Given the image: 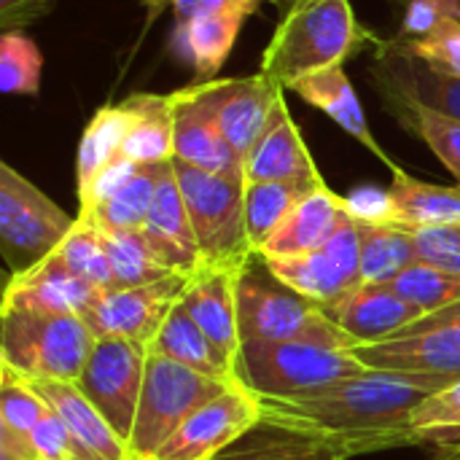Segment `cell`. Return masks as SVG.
<instances>
[{
  "label": "cell",
  "mask_w": 460,
  "mask_h": 460,
  "mask_svg": "<svg viewBox=\"0 0 460 460\" xmlns=\"http://www.w3.org/2000/svg\"><path fill=\"white\" fill-rule=\"evenodd\" d=\"M445 388L450 383L437 377L369 369L305 399H261V423L310 434L326 442L337 458L348 460L407 447L410 412Z\"/></svg>",
  "instance_id": "6da1fadb"
},
{
  "label": "cell",
  "mask_w": 460,
  "mask_h": 460,
  "mask_svg": "<svg viewBox=\"0 0 460 460\" xmlns=\"http://www.w3.org/2000/svg\"><path fill=\"white\" fill-rule=\"evenodd\" d=\"M369 43H380L367 30L350 0H299L278 22L264 54L261 75L291 89L299 78L345 65Z\"/></svg>",
  "instance_id": "7a4b0ae2"
},
{
  "label": "cell",
  "mask_w": 460,
  "mask_h": 460,
  "mask_svg": "<svg viewBox=\"0 0 460 460\" xmlns=\"http://www.w3.org/2000/svg\"><path fill=\"white\" fill-rule=\"evenodd\" d=\"M237 315L243 342H307L353 350L358 342L315 302L283 286L256 253L237 280Z\"/></svg>",
  "instance_id": "3957f363"
},
{
  "label": "cell",
  "mask_w": 460,
  "mask_h": 460,
  "mask_svg": "<svg viewBox=\"0 0 460 460\" xmlns=\"http://www.w3.org/2000/svg\"><path fill=\"white\" fill-rule=\"evenodd\" d=\"M0 361L22 380L75 383L94 350L97 337L81 315L0 310Z\"/></svg>",
  "instance_id": "277c9868"
},
{
  "label": "cell",
  "mask_w": 460,
  "mask_h": 460,
  "mask_svg": "<svg viewBox=\"0 0 460 460\" xmlns=\"http://www.w3.org/2000/svg\"><path fill=\"white\" fill-rule=\"evenodd\" d=\"M369 372L353 350L307 342H243L237 377L261 399H305L340 380Z\"/></svg>",
  "instance_id": "5b68a950"
},
{
  "label": "cell",
  "mask_w": 460,
  "mask_h": 460,
  "mask_svg": "<svg viewBox=\"0 0 460 460\" xmlns=\"http://www.w3.org/2000/svg\"><path fill=\"white\" fill-rule=\"evenodd\" d=\"M197 234L202 267H245L256 251L245 229V178L216 175L172 159Z\"/></svg>",
  "instance_id": "8992f818"
},
{
  "label": "cell",
  "mask_w": 460,
  "mask_h": 460,
  "mask_svg": "<svg viewBox=\"0 0 460 460\" xmlns=\"http://www.w3.org/2000/svg\"><path fill=\"white\" fill-rule=\"evenodd\" d=\"M226 388V383L205 377L148 350L140 404L129 437V456L154 458L186 423L189 415H194L205 402H210Z\"/></svg>",
  "instance_id": "52a82bcc"
},
{
  "label": "cell",
  "mask_w": 460,
  "mask_h": 460,
  "mask_svg": "<svg viewBox=\"0 0 460 460\" xmlns=\"http://www.w3.org/2000/svg\"><path fill=\"white\" fill-rule=\"evenodd\" d=\"M75 221L19 170L0 162V243L13 272L49 259L73 232Z\"/></svg>",
  "instance_id": "ba28073f"
},
{
  "label": "cell",
  "mask_w": 460,
  "mask_h": 460,
  "mask_svg": "<svg viewBox=\"0 0 460 460\" xmlns=\"http://www.w3.org/2000/svg\"><path fill=\"white\" fill-rule=\"evenodd\" d=\"M146 364L148 345L121 337H97L94 350L81 377L75 380L81 394L100 410V415L127 442V447L135 429Z\"/></svg>",
  "instance_id": "9c48e42d"
},
{
  "label": "cell",
  "mask_w": 460,
  "mask_h": 460,
  "mask_svg": "<svg viewBox=\"0 0 460 460\" xmlns=\"http://www.w3.org/2000/svg\"><path fill=\"white\" fill-rule=\"evenodd\" d=\"M267 270L291 291L307 296L323 310L356 291L361 278V237L353 213L342 221L337 234L318 251L299 256H261Z\"/></svg>",
  "instance_id": "30bf717a"
},
{
  "label": "cell",
  "mask_w": 460,
  "mask_h": 460,
  "mask_svg": "<svg viewBox=\"0 0 460 460\" xmlns=\"http://www.w3.org/2000/svg\"><path fill=\"white\" fill-rule=\"evenodd\" d=\"M261 423V396L243 383L229 385L205 402L172 439L154 456L156 460H216L234 442Z\"/></svg>",
  "instance_id": "8fae6325"
},
{
  "label": "cell",
  "mask_w": 460,
  "mask_h": 460,
  "mask_svg": "<svg viewBox=\"0 0 460 460\" xmlns=\"http://www.w3.org/2000/svg\"><path fill=\"white\" fill-rule=\"evenodd\" d=\"M369 73L385 111L394 116L410 108H423L460 121V78L431 70L394 38L377 43Z\"/></svg>",
  "instance_id": "7c38bea8"
},
{
  "label": "cell",
  "mask_w": 460,
  "mask_h": 460,
  "mask_svg": "<svg viewBox=\"0 0 460 460\" xmlns=\"http://www.w3.org/2000/svg\"><path fill=\"white\" fill-rule=\"evenodd\" d=\"M162 170L164 164H135L119 156L78 199V218L108 232H140L154 205Z\"/></svg>",
  "instance_id": "4fadbf2b"
},
{
  "label": "cell",
  "mask_w": 460,
  "mask_h": 460,
  "mask_svg": "<svg viewBox=\"0 0 460 460\" xmlns=\"http://www.w3.org/2000/svg\"><path fill=\"white\" fill-rule=\"evenodd\" d=\"M186 286V275H167L148 286L105 291L84 321L94 337H121L151 345L172 307L183 299Z\"/></svg>",
  "instance_id": "5bb4252c"
},
{
  "label": "cell",
  "mask_w": 460,
  "mask_h": 460,
  "mask_svg": "<svg viewBox=\"0 0 460 460\" xmlns=\"http://www.w3.org/2000/svg\"><path fill=\"white\" fill-rule=\"evenodd\" d=\"M202 89L221 135L226 137L237 159L245 162L248 151L264 132L278 100L283 97V86L256 73L245 78L202 81Z\"/></svg>",
  "instance_id": "9a60e30c"
},
{
  "label": "cell",
  "mask_w": 460,
  "mask_h": 460,
  "mask_svg": "<svg viewBox=\"0 0 460 460\" xmlns=\"http://www.w3.org/2000/svg\"><path fill=\"white\" fill-rule=\"evenodd\" d=\"M353 356L367 369L426 375L445 383L460 380V326H437L394 340L358 345Z\"/></svg>",
  "instance_id": "2e32d148"
},
{
  "label": "cell",
  "mask_w": 460,
  "mask_h": 460,
  "mask_svg": "<svg viewBox=\"0 0 460 460\" xmlns=\"http://www.w3.org/2000/svg\"><path fill=\"white\" fill-rule=\"evenodd\" d=\"M240 267H199L186 286L183 307L191 313L197 326L218 348L224 361L234 369L243 353L240 315H237V280ZM240 380V377H237Z\"/></svg>",
  "instance_id": "e0dca14e"
},
{
  "label": "cell",
  "mask_w": 460,
  "mask_h": 460,
  "mask_svg": "<svg viewBox=\"0 0 460 460\" xmlns=\"http://www.w3.org/2000/svg\"><path fill=\"white\" fill-rule=\"evenodd\" d=\"M172 97V119H175V154L172 159L186 162L191 167H199L205 172L216 175H240L243 178V162L221 135L210 105L205 100L202 81L189 84Z\"/></svg>",
  "instance_id": "ac0fdd59"
},
{
  "label": "cell",
  "mask_w": 460,
  "mask_h": 460,
  "mask_svg": "<svg viewBox=\"0 0 460 460\" xmlns=\"http://www.w3.org/2000/svg\"><path fill=\"white\" fill-rule=\"evenodd\" d=\"M35 394L59 418L67 431L73 460H127L129 447L100 415V410L81 394L75 383L65 380H32Z\"/></svg>",
  "instance_id": "d6986e66"
},
{
  "label": "cell",
  "mask_w": 460,
  "mask_h": 460,
  "mask_svg": "<svg viewBox=\"0 0 460 460\" xmlns=\"http://www.w3.org/2000/svg\"><path fill=\"white\" fill-rule=\"evenodd\" d=\"M105 291L73 275L54 256L40 264L13 272L3 291V310H38L59 315H86Z\"/></svg>",
  "instance_id": "ffe728a7"
},
{
  "label": "cell",
  "mask_w": 460,
  "mask_h": 460,
  "mask_svg": "<svg viewBox=\"0 0 460 460\" xmlns=\"http://www.w3.org/2000/svg\"><path fill=\"white\" fill-rule=\"evenodd\" d=\"M140 232L151 245V251L156 253V259L170 272L191 278L202 267V253L197 245V234L191 229V218L183 202L178 175L172 170V159L162 170L154 205Z\"/></svg>",
  "instance_id": "44dd1931"
},
{
  "label": "cell",
  "mask_w": 460,
  "mask_h": 460,
  "mask_svg": "<svg viewBox=\"0 0 460 460\" xmlns=\"http://www.w3.org/2000/svg\"><path fill=\"white\" fill-rule=\"evenodd\" d=\"M261 3L264 0H229L221 11L205 19L175 24L170 40L172 54L191 65L199 81H213L229 59L245 22L259 11Z\"/></svg>",
  "instance_id": "7402d4cb"
},
{
  "label": "cell",
  "mask_w": 460,
  "mask_h": 460,
  "mask_svg": "<svg viewBox=\"0 0 460 460\" xmlns=\"http://www.w3.org/2000/svg\"><path fill=\"white\" fill-rule=\"evenodd\" d=\"M245 183L264 181H318L323 178L313 162V154L288 113L286 97L278 100L264 132L243 162Z\"/></svg>",
  "instance_id": "603a6c76"
},
{
  "label": "cell",
  "mask_w": 460,
  "mask_h": 460,
  "mask_svg": "<svg viewBox=\"0 0 460 460\" xmlns=\"http://www.w3.org/2000/svg\"><path fill=\"white\" fill-rule=\"evenodd\" d=\"M358 345H372L394 340L420 318H426L415 305H410L391 283H361L342 302L326 310Z\"/></svg>",
  "instance_id": "cb8c5ba5"
},
{
  "label": "cell",
  "mask_w": 460,
  "mask_h": 460,
  "mask_svg": "<svg viewBox=\"0 0 460 460\" xmlns=\"http://www.w3.org/2000/svg\"><path fill=\"white\" fill-rule=\"evenodd\" d=\"M288 92L299 94L307 105L323 111L340 129H345L350 137H356L369 154H375L383 164L394 170H399V164L391 159L388 151H383V146L377 143L369 119L364 113V105L350 84V75L345 73V65L337 67H326V70H315L305 78H299Z\"/></svg>",
  "instance_id": "d4e9b609"
},
{
  "label": "cell",
  "mask_w": 460,
  "mask_h": 460,
  "mask_svg": "<svg viewBox=\"0 0 460 460\" xmlns=\"http://www.w3.org/2000/svg\"><path fill=\"white\" fill-rule=\"evenodd\" d=\"M348 216V199L332 191L323 181L294 208V213L264 243L259 256H299L318 251L337 234Z\"/></svg>",
  "instance_id": "484cf974"
},
{
  "label": "cell",
  "mask_w": 460,
  "mask_h": 460,
  "mask_svg": "<svg viewBox=\"0 0 460 460\" xmlns=\"http://www.w3.org/2000/svg\"><path fill=\"white\" fill-rule=\"evenodd\" d=\"M380 224H396L407 232L439 229L460 224V186H437L412 178L402 167L394 170L388 208Z\"/></svg>",
  "instance_id": "4316f807"
},
{
  "label": "cell",
  "mask_w": 460,
  "mask_h": 460,
  "mask_svg": "<svg viewBox=\"0 0 460 460\" xmlns=\"http://www.w3.org/2000/svg\"><path fill=\"white\" fill-rule=\"evenodd\" d=\"M148 350L156 353V356H164V358H170V361H175L181 367H189V369H194V372H199L205 377H213L218 383H226V385L240 383L234 369L224 361L218 348L197 326V321L183 307V302H178L172 307V313L162 323V329L154 337V342L148 345Z\"/></svg>",
  "instance_id": "83f0119b"
},
{
  "label": "cell",
  "mask_w": 460,
  "mask_h": 460,
  "mask_svg": "<svg viewBox=\"0 0 460 460\" xmlns=\"http://www.w3.org/2000/svg\"><path fill=\"white\" fill-rule=\"evenodd\" d=\"M135 121L127 132L121 156L135 164H167L175 154V119L170 94L137 92L124 100Z\"/></svg>",
  "instance_id": "f1b7e54d"
},
{
  "label": "cell",
  "mask_w": 460,
  "mask_h": 460,
  "mask_svg": "<svg viewBox=\"0 0 460 460\" xmlns=\"http://www.w3.org/2000/svg\"><path fill=\"white\" fill-rule=\"evenodd\" d=\"M135 121L132 108L121 100L119 105H102L92 121L86 124L78 156H75V183H78V199L92 189L97 175L121 156L127 132Z\"/></svg>",
  "instance_id": "f546056e"
},
{
  "label": "cell",
  "mask_w": 460,
  "mask_h": 460,
  "mask_svg": "<svg viewBox=\"0 0 460 460\" xmlns=\"http://www.w3.org/2000/svg\"><path fill=\"white\" fill-rule=\"evenodd\" d=\"M321 183L323 178L245 183V229L256 253L278 232V226L294 213V208Z\"/></svg>",
  "instance_id": "4dcf8cb0"
},
{
  "label": "cell",
  "mask_w": 460,
  "mask_h": 460,
  "mask_svg": "<svg viewBox=\"0 0 460 460\" xmlns=\"http://www.w3.org/2000/svg\"><path fill=\"white\" fill-rule=\"evenodd\" d=\"M358 237L364 283H394L404 270L418 261L415 234L396 224L358 221Z\"/></svg>",
  "instance_id": "1f68e13d"
},
{
  "label": "cell",
  "mask_w": 460,
  "mask_h": 460,
  "mask_svg": "<svg viewBox=\"0 0 460 460\" xmlns=\"http://www.w3.org/2000/svg\"><path fill=\"white\" fill-rule=\"evenodd\" d=\"M216 460H340L337 453L310 437L296 434L286 429H275L267 423H259L253 431H248L240 442H234L229 450H224Z\"/></svg>",
  "instance_id": "d6a6232c"
},
{
  "label": "cell",
  "mask_w": 460,
  "mask_h": 460,
  "mask_svg": "<svg viewBox=\"0 0 460 460\" xmlns=\"http://www.w3.org/2000/svg\"><path fill=\"white\" fill-rule=\"evenodd\" d=\"M100 234H102V245H105L111 267H113L116 291L119 288L148 286V283H156V280H162L167 275H175L156 259V253L146 243L143 232H108V229H100Z\"/></svg>",
  "instance_id": "836d02e7"
},
{
  "label": "cell",
  "mask_w": 460,
  "mask_h": 460,
  "mask_svg": "<svg viewBox=\"0 0 460 460\" xmlns=\"http://www.w3.org/2000/svg\"><path fill=\"white\" fill-rule=\"evenodd\" d=\"M407 447L418 445H453L460 442V380L437 396L418 404L404 423Z\"/></svg>",
  "instance_id": "e575fe53"
},
{
  "label": "cell",
  "mask_w": 460,
  "mask_h": 460,
  "mask_svg": "<svg viewBox=\"0 0 460 460\" xmlns=\"http://www.w3.org/2000/svg\"><path fill=\"white\" fill-rule=\"evenodd\" d=\"M59 264H65L73 275L94 283L102 291H116V278H113V267L108 259V251L102 245V234L100 229L86 221L78 218L73 232L62 240V245L51 253Z\"/></svg>",
  "instance_id": "d590c367"
},
{
  "label": "cell",
  "mask_w": 460,
  "mask_h": 460,
  "mask_svg": "<svg viewBox=\"0 0 460 460\" xmlns=\"http://www.w3.org/2000/svg\"><path fill=\"white\" fill-rule=\"evenodd\" d=\"M43 54L24 30L0 32V89L5 94L35 97L40 92Z\"/></svg>",
  "instance_id": "8d00e7d4"
},
{
  "label": "cell",
  "mask_w": 460,
  "mask_h": 460,
  "mask_svg": "<svg viewBox=\"0 0 460 460\" xmlns=\"http://www.w3.org/2000/svg\"><path fill=\"white\" fill-rule=\"evenodd\" d=\"M410 305H415L423 315L445 310L460 302V275H453L442 267L415 261L391 283Z\"/></svg>",
  "instance_id": "74e56055"
},
{
  "label": "cell",
  "mask_w": 460,
  "mask_h": 460,
  "mask_svg": "<svg viewBox=\"0 0 460 460\" xmlns=\"http://www.w3.org/2000/svg\"><path fill=\"white\" fill-rule=\"evenodd\" d=\"M396 121L410 129L412 135H418L434 154L437 159L456 175L460 186V121L458 119H447L423 108H410L402 111L396 116Z\"/></svg>",
  "instance_id": "f35d334b"
},
{
  "label": "cell",
  "mask_w": 460,
  "mask_h": 460,
  "mask_svg": "<svg viewBox=\"0 0 460 460\" xmlns=\"http://www.w3.org/2000/svg\"><path fill=\"white\" fill-rule=\"evenodd\" d=\"M46 402L35 394V388L22 380L13 369L0 367V423L19 431L32 434V429L46 415Z\"/></svg>",
  "instance_id": "ab89813d"
},
{
  "label": "cell",
  "mask_w": 460,
  "mask_h": 460,
  "mask_svg": "<svg viewBox=\"0 0 460 460\" xmlns=\"http://www.w3.org/2000/svg\"><path fill=\"white\" fill-rule=\"evenodd\" d=\"M402 46H407L431 70L460 78V19H450L429 35Z\"/></svg>",
  "instance_id": "60d3db41"
},
{
  "label": "cell",
  "mask_w": 460,
  "mask_h": 460,
  "mask_svg": "<svg viewBox=\"0 0 460 460\" xmlns=\"http://www.w3.org/2000/svg\"><path fill=\"white\" fill-rule=\"evenodd\" d=\"M450 19H460V0H407L404 19L394 40L412 43Z\"/></svg>",
  "instance_id": "b9f144b4"
},
{
  "label": "cell",
  "mask_w": 460,
  "mask_h": 460,
  "mask_svg": "<svg viewBox=\"0 0 460 460\" xmlns=\"http://www.w3.org/2000/svg\"><path fill=\"white\" fill-rule=\"evenodd\" d=\"M415 245H418V261L460 275V224L415 232Z\"/></svg>",
  "instance_id": "7bdbcfd3"
},
{
  "label": "cell",
  "mask_w": 460,
  "mask_h": 460,
  "mask_svg": "<svg viewBox=\"0 0 460 460\" xmlns=\"http://www.w3.org/2000/svg\"><path fill=\"white\" fill-rule=\"evenodd\" d=\"M30 439H32V447H35L40 460H73V447H70L67 431L51 410H46L40 423L32 429Z\"/></svg>",
  "instance_id": "ee69618b"
},
{
  "label": "cell",
  "mask_w": 460,
  "mask_h": 460,
  "mask_svg": "<svg viewBox=\"0 0 460 460\" xmlns=\"http://www.w3.org/2000/svg\"><path fill=\"white\" fill-rule=\"evenodd\" d=\"M57 0H0V30H24L43 19Z\"/></svg>",
  "instance_id": "f6af8a7d"
},
{
  "label": "cell",
  "mask_w": 460,
  "mask_h": 460,
  "mask_svg": "<svg viewBox=\"0 0 460 460\" xmlns=\"http://www.w3.org/2000/svg\"><path fill=\"white\" fill-rule=\"evenodd\" d=\"M226 3L229 0H172V16H175V24H186V22H197L221 11Z\"/></svg>",
  "instance_id": "bcb514c9"
},
{
  "label": "cell",
  "mask_w": 460,
  "mask_h": 460,
  "mask_svg": "<svg viewBox=\"0 0 460 460\" xmlns=\"http://www.w3.org/2000/svg\"><path fill=\"white\" fill-rule=\"evenodd\" d=\"M437 326H460V302L445 307V310H437V313H431V315H426V318H420L415 326H410V329L402 332V334L426 332V329H437ZM402 334H399V337H402Z\"/></svg>",
  "instance_id": "7dc6e473"
},
{
  "label": "cell",
  "mask_w": 460,
  "mask_h": 460,
  "mask_svg": "<svg viewBox=\"0 0 460 460\" xmlns=\"http://www.w3.org/2000/svg\"><path fill=\"white\" fill-rule=\"evenodd\" d=\"M146 5V24H154L164 8H172V0H140Z\"/></svg>",
  "instance_id": "c3c4849f"
},
{
  "label": "cell",
  "mask_w": 460,
  "mask_h": 460,
  "mask_svg": "<svg viewBox=\"0 0 460 460\" xmlns=\"http://www.w3.org/2000/svg\"><path fill=\"white\" fill-rule=\"evenodd\" d=\"M434 460H460V442H453V445L439 447V453H437V458Z\"/></svg>",
  "instance_id": "681fc988"
},
{
  "label": "cell",
  "mask_w": 460,
  "mask_h": 460,
  "mask_svg": "<svg viewBox=\"0 0 460 460\" xmlns=\"http://www.w3.org/2000/svg\"><path fill=\"white\" fill-rule=\"evenodd\" d=\"M270 3H272V5H275V8H280V11H283V13H286V11H288V8H291V5H296V3H299V0H270Z\"/></svg>",
  "instance_id": "f907efd6"
},
{
  "label": "cell",
  "mask_w": 460,
  "mask_h": 460,
  "mask_svg": "<svg viewBox=\"0 0 460 460\" xmlns=\"http://www.w3.org/2000/svg\"><path fill=\"white\" fill-rule=\"evenodd\" d=\"M127 460H156V458H135V456H129Z\"/></svg>",
  "instance_id": "816d5d0a"
},
{
  "label": "cell",
  "mask_w": 460,
  "mask_h": 460,
  "mask_svg": "<svg viewBox=\"0 0 460 460\" xmlns=\"http://www.w3.org/2000/svg\"><path fill=\"white\" fill-rule=\"evenodd\" d=\"M396 3H404V5H407V0H396Z\"/></svg>",
  "instance_id": "f5cc1de1"
}]
</instances>
